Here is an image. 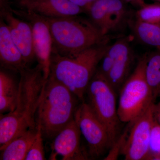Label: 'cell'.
Returning <instances> with one entry per match:
<instances>
[{
  "instance_id": "15",
  "label": "cell",
  "mask_w": 160,
  "mask_h": 160,
  "mask_svg": "<svg viewBox=\"0 0 160 160\" xmlns=\"http://www.w3.org/2000/svg\"><path fill=\"white\" fill-rule=\"evenodd\" d=\"M0 60L4 68L20 73L28 67L10 35L7 24L0 22Z\"/></svg>"
},
{
  "instance_id": "8",
  "label": "cell",
  "mask_w": 160,
  "mask_h": 160,
  "mask_svg": "<svg viewBox=\"0 0 160 160\" xmlns=\"http://www.w3.org/2000/svg\"><path fill=\"white\" fill-rule=\"evenodd\" d=\"M74 119L87 142L89 158H98L111 149L106 128L85 101L78 106Z\"/></svg>"
},
{
  "instance_id": "10",
  "label": "cell",
  "mask_w": 160,
  "mask_h": 160,
  "mask_svg": "<svg viewBox=\"0 0 160 160\" xmlns=\"http://www.w3.org/2000/svg\"><path fill=\"white\" fill-rule=\"evenodd\" d=\"M21 16L27 19L31 24L33 48L38 64L42 67L46 80L50 74L51 58L53 42L50 29L45 17L32 12L22 11Z\"/></svg>"
},
{
  "instance_id": "24",
  "label": "cell",
  "mask_w": 160,
  "mask_h": 160,
  "mask_svg": "<svg viewBox=\"0 0 160 160\" xmlns=\"http://www.w3.org/2000/svg\"><path fill=\"white\" fill-rule=\"evenodd\" d=\"M153 113L154 118L160 125V102L157 104H153Z\"/></svg>"
},
{
  "instance_id": "2",
  "label": "cell",
  "mask_w": 160,
  "mask_h": 160,
  "mask_svg": "<svg viewBox=\"0 0 160 160\" xmlns=\"http://www.w3.org/2000/svg\"><path fill=\"white\" fill-rule=\"evenodd\" d=\"M109 46L105 42L71 56L52 52L49 75L84 102L89 83Z\"/></svg>"
},
{
  "instance_id": "3",
  "label": "cell",
  "mask_w": 160,
  "mask_h": 160,
  "mask_svg": "<svg viewBox=\"0 0 160 160\" xmlns=\"http://www.w3.org/2000/svg\"><path fill=\"white\" fill-rule=\"evenodd\" d=\"M80 101L67 87L49 75L38 106L36 121L43 138L52 140L74 119Z\"/></svg>"
},
{
  "instance_id": "6",
  "label": "cell",
  "mask_w": 160,
  "mask_h": 160,
  "mask_svg": "<svg viewBox=\"0 0 160 160\" xmlns=\"http://www.w3.org/2000/svg\"><path fill=\"white\" fill-rule=\"evenodd\" d=\"M116 93L106 77L97 70L86 90V102L105 126L111 149L117 142L120 123L117 107Z\"/></svg>"
},
{
  "instance_id": "20",
  "label": "cell",
  "mask_w": 160,
  "mask_h": 160,
  "mask_svg": "<svg viewBox=\"0 0 160 160\" xmlns=\"http://www.w3.org/2000/svg\"><path fill=\"white\" fill-rule=\"evenodd\" d=\"M135 17L140 22L160 25V2L145 4L138 9Z\"/></svg>"
},
{
  "instance_id": "12",
  "label": "cell",
  "mask_w": 160,
  "mask_h": 160,
  "mask_svg": "<svg viewBox=\"0 0 160 160\" xmlns=\"http://www.w3.org/2000/svg\"><path fill=\"white\" fill-rule=\"evenodd\" d=\"M80 129L74 119L52 139L50 160H56L58 156L63 160L89 159L87 149L81 146Z\"/></svg>"
},
{
  "instance_id": "21",
  "label": "cell",
  "mask_w": 160,
  "mask_h": 160,
  "mask_svg": "<svg viewBox=\"0 0 160 160\" xmlns=\"http://www.w3.org/2000/svg\"><path fill=\"white\" fill-rule=\"evenodd\" d=\"M148 160H160V125L154 118L150 134Z\"/></svg>"
},
{
  "instance_id": "1",
  "label": "cell",
  "mask_w": 160,
  "mask_h": 160,
  "mask_svg": "<svg viewBox=\"0 0 160 160\" xmlns=\"http://www.w3.org/2000/svg\"><path fill=\"white\" fill-rule=\"evenodd\" d=\"M19 94L13 111L1 114L0 150L29 129H37L36 115L46 80L42 67L26 68L20 73Z\"/></svg>"
},
{
  "instance_id": "23",
  "label": "cell",
  "mask_w": 160,
  "mask_h": 160,
  "mask_svg": "<svg viewBox=\"0 0 160 160\" xmlns=\"http://www.w3.org/2000/svg\"><path fill=\"white\" fill-rule=\"evenodd\" d=\"M71 2L88 12L91 6L96 0H69Z\"/></svg>"
},
{
  "instance_id": "16",
  "label": "cell",
  "mask_w": 160,
  "mask_h": 160,
  "mask_svg": "<svg viewBox=\"0 0 160 160\" xmlns=\"http://www.w3.org/2000/svg\"><path fill=\"white\" fill-rule=\"evenodd\" d=\"M37 130V129H29L12 140L1 150L0 160H25Z\"/></svg>"
},
{
  "instance_id": "18",
  "label": "cell",
  "mask_w": 160,
  "mask_h": 160,
  "mask_svg": "<svg viewBox=\"0 0 160 160\" xmlns=\"http://www.w3.org/2000/svg\"><path fill=\"white\" fill-rule=\"evenodd\" d=\"M130 23L133 34L139 42L160 51V25L136 19Z\"/></svg>"
},
{
  "instance_id": "19",
  "label": "cell",
  "mask_w": 160,
  "mask_h": 160,
  "mask_svg": "<svg viewBox=\"0 0 160 160\" xmlns=\"http://www.w3.org/2000/svg\"><path fill=\"white\" fill-rule=\"evenodd\" d=\"M145 75L155 101L160 98V51L146 53Z\"/></svg>"
},
{
  "instance_id": "22",
  "label": "cell",
  "mask_w": 160,
  "mask_h": 160,
  "mask_svg": "<svg viewBox=\"0 0 160 160\" xmlns=\"http://www.w3.org/2000/svg\"><path fill=\"white\" fill-rule=\"evenodd\" d=\"M37 129L36 136L27 153L25 160L46 159L43 145L44 138L39 126H37Z\"/></svg>"
},
{
  "instance_id": "26",
  "label": "cell",
  "mask_w": 160,
  "mask_h": 160,
  "mask_svg": "<svg viewBox=\"0 0 160 160\" xmlns=\"http://www.w3.org/2000/svg\"><path fill=\"white\" fill-rule=\"evenodd\" d=\"M16 1H18L19 2H22V1H24V0H16Z\"/></svg>"
},
{
  "instance_id": "13",
  "label": "cell",
  "mask_w": 160,
  "mask_h": 160,
  "mask_svg": "<svg viewBox=\"0 0 160 160\" xmlns=\"http://www.w3.org/2000/svg\"><path fill=\"white\" fill-rule=\"evenodd\" d=\"M107 53L113 61V66L106 78L116 92H119L129 77L133 54L127 38H120L109 45Z\"/></svg>"
},
{
  "instance_id": "14",
  "label": "cell",
  "mask_w": 160,
  "mask_h": 160,
  "mask_svg": "<svg viewBox=\"0 0 160 160\" xmlns=\"http://www.w3.org/2000/svg\"><path fill=\"white\" fill-rule=\"evenodd\" d=\"M19 3L26 11L45 18L76 16L85 12L69 0H24Z\"/></svg>"
},
{
  "instance_id": "11",
  "label": "cell",
  "mask_w": 160,
  "mask_h": 160,
  "mask_svg": "<svg viewBox=\"0 0 160 160\" xmlns=\"http://www.w3.org/2000/svg\"><path fill=\"white\" fill-rule=\"evenodd\" d=\"M87 12L105 37L122 26L128 13L122 0H96Z\"/></svg>"
},
{
  "instance_id": "17",
  "label": "cell",
  "mask_w": 160,
  "mask_h": 160,
  "mask_svg": "<svg viewBox=\"0 0 160 160\" xmlns=\"http://www.w3.org/2000/svg\"><path fill=\"white\" fill-rule=\"evenodd\" d=\"M19 94V83L10 75L0 71L1 114L13 111L16 106Z\"/></svg>"
},
{
  "instance_id": "4",
  "label": "cell",
  "mask_w": 160,
  "mask_h": 160,
  "mask_svg": "<svg viewBox=\"0 0 160 160\" xmlns=\"http://www.w3.org/2000/svg\"><path fill=\"white\" fill-rule=\"evenodd\" d=\"M45 18L52 38V52L61 55H72L107 42L108 37L91 20L78 16Z\"/></svg>"
},
{
  "instance_id": "9",
  "label": "cell",
  "mask_w": 160,
  "mask_h": 160,
  "mask_svg": "<svg viewBox=\"0 0 160 160\" xmlns=\"http://www.w3.org/2000/svg\"><path fill=\"white\" fill-rule=\"evenodd\" d=\"M7 0H1V17L7 24L12 38L27 65L36 58L30 22L15 15Z\"/></svg>"
},
{
  "instance_id": "25",
  "label": "cell",
  "mask_w": 160,
  "mask_h": 160,
  "mask_svg": "<svg viewBox=\"0 0 160 160\" xmlns=\"http://www.w3.org/2000/svg\"><path fill=\"white\" fill-rule=\"evenodd\" d=\"M127 2L130 3L131 5L138 7V8L144 6L146 3L144 0H124Z\"/></svg>"
},
{
  "instance_id": "5",
  "label": "cell",
  "mask_w": 160,
  "mask_h": 160,
  "mask_svg": "<svg viewBox=\"0 0 160 160\" xmlns=\"http://www.w3.org/2000/svg\"><path fill=\"white\" fill-rule=\"evenodd\" d=\"M146 58V53L140 58L119 92L118 112L121 122L129 123L134 121L155 103L145 75Z\"/></svg>"
},
{
  "instance_id": "7",
  "label": "cell",
  "mask_w": 160,
  "mask_h": 160,
  "mask_svg": "<svg viewBox=\"0 0 160 160\" xmlns=\"http://www.w3.org/2000/svg\"><path fill=\"white\" fill-rule=\"evenodd\" d=\"M154 103L145 113L128 123L127 131L113 146L118 145L119 152L124 156L125 160H148L150 134L154 121Z\"/></svg>"
}]
</instances>
